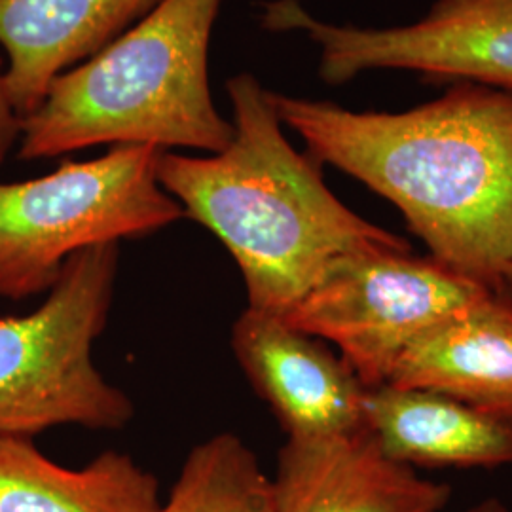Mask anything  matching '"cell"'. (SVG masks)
<instances>
[{"instance_id":"obj_1","label":"cell","mask_w":512,"mask_h":512,"mask_svg":"<svg viewBox=\"0 0 512 512\" xmlns=\"http://www.w3.org/2000/svg\"><path fill=\"white\" fill-rule=\"evenodd\" d=\"M272 93L319 164L393 203L433 258L497 291L512 264V92L450 82L403 112Z\"/></svg>"},{"instance_id":"obj_2","label":"cell","mask_w":512,"mask_h":512,"mask_svg":"<svg viewBox=\"0 0 512 512\" xmlns=\"http://www.w3.org/2000/svg\"><path fill=\"white\" fill-rule=\"evenodd\" d=\"M234 135L217 154L164 150L158 181L238 264L247 308L283 315L340 256L410 249L408 241L363 219L330 190L321 164L285 135L274 93L255 74L226 82Z\"/></svg>"},{"instance_id":"obj_3","label":"cell","mask_w":512,"mask_h":512,"mask_svg":"<svg viewBox=\"0 0 512 512\" xmlns=\"http://www.w3.org/2000/svg\"><path fill=\"white\" fill-rule=\"evenodd\" d=\"M222 0H164L109 46L59 74L21 118V160L147 145L217 154L232 141L209 84Z\"/></svg>"},{"instance_id":"obj_4","label":"cell","mask_w":512,"mask_h":512,"mask_svg":"<svg viewBox=\"0 0 512 512\" xmlns=\"http://www.w3.org/2000/svg\"><path fill=\"white\" fill-rule=\"evenodd\" d=\"M120 243L71 256L27 315L0 317V435L35 439L55 427L126 429L135 404L99 372L93 346L107 329Z\"/></svg>"},{"instance_id":"obj_5","label":"cell","mask_w":512,"mask_h":512,"mask_svg":"<svg viewBox=\"0 0 512 512\" xmlns=\"http://www.w3.org/2000/svg\"><path fill=\"white\" fill-rule=\"evenodd\" d=\"M162 152L110 147L44 177L0 183V296L46 294L76 253L147 238L183 219V207L158 181Z\"/></svg>"},{"instance_id":"obj_6","label":"cell","mask_w":512,"mask_h":512,"mask_svg":"<svg viewBox=\"0 0 512 512\" xmlns=\"http://www.w3.org/2000/svg\"><path fill=\"white\" fill-rule=\"evenodd\" d=\"M494 293L433 256L372 247L334 260L279 317L332 344L372 389L387 384L404 349L421 334Z\"/></svg>"},{"instance_id":"obj_7","label":"cell","mask_w":512,"mask_h":512,"mask_svg":"<svg viewBox=\"0 0 512 512\" xmlns=\"http://www.w3.org/2000/svg\"><path fill=\"white\" fill-rule=\"evenodd\" d=\"M260 21L310 38L319 76L332 86L370 71H406L512 92V0H435L420 19L393 27L336 25L313 18L300 0H268Z\"/></svg>"},{"instance_id":"obj_8","label":"cell","mask_w":512,"mask_h":512,"mask_svg":"<svg viewBox=\"0 0 512 512\" xmlns=\"http://www.w3.org/2000/svg\"><path fill=\"white\" fill-rule=\"evenodd\" d=\"M230 344L256 395L270 406L287 439L340 435L365 427L366 387L319 338L279 315L245 308Z\"/></svg>"},{"instance_id":"obj_9","label":"cell","mask_w":512,"mask_h":512,"mask_svg":"<svg viewBox=\"0 0 512 512\" xmlns=\"http://www.w3.org/2000/svg\"><path fill=\"white\" fill-rule=\"evenodd\" d=\"M272 482L277 512H442L452 497L448 484L389 458L366 427L287 439Z\"/></svg>"},{"instance_id":"obj_10","label":"cell","mask_w":512,"mask_h":512,"mask_svg":"<svg viewBox=\"0 0 512 512\" xmlns=\"http://www.w3.org/2000/svg\"><path fill=\"white\" fill-rule=\"evenodd\" d=\"M164 0H0L6 88L27 116L55 78L109 46Z\"/></svg>"},{"instance_id":"obj_11","label":"cell","mask_w":512,"mask_h":512,"mask_svg":"<svg viewBox=\"0 0 512 512\" xmlns=\"http://www.w3.org/2000/svg\"><path fill=\"white\" fill-rule=\"evenodd\" d=\"M387 384L452 397L512 423V304L495 291L421 334Z\"/></svg>"},{"instance_id":"obj_12","label":"cell","mask_w":512,"mask_h":512,"mask_svg":"<svg viewBox=\"0 0 512 512\" xmlns=\"http://www.w3.org/2000/svg\"><path fill=\"white\" fill-rule=\"evenodd\" d=\"M365 427L389 458L425 469H497L512 463V423L427 389H366Z\"/></svg>"},{"instance_id":"obj_13","label":"cell","mask_w":512,"mask_h":512,"mask_svg":"<svg viewBox=\"0 0 512 512\" xmlns=\"http://www.w3.org/2000/svg\"><path fill=\"white\" fill-rule=\"evenodd\" d=\"M158 494V478L129 454L109 450L65 469L33 439L0 435V512H154Z\"/></svg>"},{"instance_id":"obj_14","label":"cell","mask_w":512,"mask_h":512,"mask_svg":"<svg viewBox=\"0 0 512 512\" xmlns=\"http://www.w3.org/2000/svg\"><path fill=\"white\" fill-rule=\"evenodd\" d=\"M154 512H277L274 482L234 433L196 444Z\"/></svg>"},{"instance_id":"obj_15","label":"cell","mask_w":512,"mask_h":512,"mask_svg":"<svg viewBox=\"0 0 512 512\" xmlns=\"http://www.w3.org/2000/svg\"><path fill=\"white\" fill-rule=\"evenodd\" d=\"M21 135V116L6 88V59L0 52V165L6 162Z\"/></svg>"},{"instance_id":"obj_16","label":"cell","mask_w":512,"mask_h":512,"mask_svg":"<svg viewBox=\"0 0 512 512\" xmlns=\"http://www.w3.org/2000/svg\"><path fill=\"white\" fill-rule=\"evenodd\" d=\"M467 512H512L505 503H501L499 499H484L480 503H476L475 507H471Z\"/></svg>"},{"instance_id":"obj_17","label":"cell","mask_w":512,"mask_h":512,"mask_svg":"<svg viewBox=\"0 0 512 512\" xmlns=\"http://www.w3.org/2000/svg\"><path fill=\"white\" fill-rule=\"evenodd\" d=\"M497 293L503 294L512 304V264H509L499 275V287Z\"/></svg>"}]
</instances>
